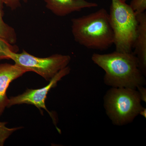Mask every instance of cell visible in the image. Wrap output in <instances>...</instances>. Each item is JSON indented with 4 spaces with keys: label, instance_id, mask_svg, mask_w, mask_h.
<instances>
[{
    "label": "cell",
    "instance_id": "17",
    "mask_svg": "<svg viewBox=\"0 0 146 146\" xmlns=\"http://www.w3.org/2000/svg\"><path fill=\"white\" fill-rule=\"evenodd\" d=\"M23 1L25 3H27L28 1L29 0H23Z\"/></svg>",
    "mask_w": 146,
    "mask_h": 146
},
{
    "label": "cell",
    "instance_id": "8",
    "mask_svg": "<svg viewBox=\"0 0 146 146\" xmlns=\"http://www.w3.org/2000/svg\"><path fill=\"white\" fill-rule=\"evenodd\" d=\"M46 7L56 16L64 17L85 8L97 7V3L86 0H44Z\"/></svg>",
    "mask_w": 146,
    "mask_h": 146
},
{
    "label": "cell",
    "instance_id": "2",
    "mask_svg": "<svg viewBox=\"0 0 146 146\" xmlns=\"http://www.w3.org/2000/svg\"><path fill=\"white\" fill-rule=\"evenodd\" d=\"M71 21L74 39L81 46L90 49L103 51L114 44V33L109 14L104 8L73 18Z\"/></svg>",
    "mask_w": 146,
    "mask_h": 146
},
{
    "label": "cell",
    "instance_id": "16",
    "mask_svg": "<svg viewBox=\"0 0 146 146\" xmlns=\"http://www.w3.org/2000/svg\"><path fill=\"white\" fill-rule=\"evenodd\" d=\"M142 115V116L146 118V109L145 108H144V109L141 110V112H140V114Z\"/></svg>",
    "mask_w": 146,
    "mask_h": 146
},
{
    "label": "cell",
    "instance_id": "4",
    "mask_svg": "<svg viewBox=\"0 0 146 146\" xmlns=\"http://www.w3.org/2000/svg\"><path fill=\"white\" fill-rule=\"evenodd\" d=\"M109 16L115 51L132 52L138 25L136 13L125 2L112 0Z\"/></svg>",
    "mask_w": 146,
    "mask_h": 146
},
{
    "label": "cell",
    "instance_id": "13",
    "mask_svg": "<svg viewBox=\"0 0 146 146\" xmlns=\"http://www.w3.org/2000/svg\"><path fill=\"white\" fill-rule=\"evenodd\" d=\"M129 6L136 15L144 13L146 9V0H132Z\"/></svg>",
    "mask_w": 146,
    "mask_h": 146
},
{
    "label": "cell",
    "instance_id": "18",
    "mask_svg": "<svg viewBox=\"0 0 146 146\" xmlns=\"http://www.w3.org/2000/svg\"><path fill=\"white\" fill-rule=\"evenodd\" d=\"M121 1H122L125 2V1H127V0H121Z\"/></svg>",
    "mask_w": 146,
    "mask_h": 146
},
{
    "label": "cell",
    "instance_id": "11",
    "mask_svg": "<svg viewBox=\"0 0 146 146\" xmlns=\"http://www.w3.org/2000/svg\"><path fill=\"white\" fill-rule=\"evenodd\" d=\"M18 47L11 44L5 39L0 38V61L3 59H9L8 53L12 51L17 52Z\"/></svg>",
    "mask_w": 146,
    "mask_h": 146
},
{
    "label": "cell",
    "instance_id": "12",
    "mask_svg": "<svg viewBox=\"0 0 146 146\" xmlns=\"http://www.w3.org/2000/svg\"><path fill=\"white\" fill-rule=\"evenodd\" d=\"M7 122L0 121V146L4 145L6 140L16 130L21 129V127L9 128L6 126Z\"/></svg>",
    "mask_w": 146,
    "mask_h": 146
},
{
    "label": "cell",
    "instance_id": "3",
    "mask_svg": "<svg viewBox=\"0 0 146 146\" xmlns=\"http://www.w3.org/2000/svg\"><path fill=\"white\" fill-rule=\"evenodd\" d=\"M136 89L111 87L104 98L106 113L114 125L131 123L144 108Z\"/></svg>",
    "mask_w": 146,
    "mask_h": 146
},
{
    "label": "cell",
    "instance_id": "14",
    "mask_svg": "<svg viewBox=\"0 0 146 146\" xmlns=\"http://www.w3.org/2000/svg\"><path fill=\"white\" fill-rule=\"evenodd\" d=\"M4 4L12 10H15L21 5L20 0H4Z\"/></svg>",
    "mask_w": 146,
    "mask_h": 146
},
{
    "label": "cell",
    "instance_id": "7",
    "mask_svg": "<svg viewBox=\"0 0 146 146\" xmlns=\"http://www.w3.org/2000/svg\"><path fill=\"white\" fill-rule=\"evenodd\" d=\"M26 72L15 64H0V116L8 106L9 98L6 93L9 84Z\"/></svg>",
    "mask_w": 146,
    "mask_h": 146
},
{
    "label": "cell",
    "instance_id": "10",
    "mask_svg": "<svg viewBox=\"0 0 146 146\" xmlns=\"http://www.w3.org/2000/svg\"><path fill=\"white\" fill-rule=\"evenodd\" d=\"M4 4V0H0V38L14 45L17 42V34L14 28L6 23L3 19Z\"/></svg>",
    "mask_w": 146,
    "mask_h": 146
},
{
    "label": "cell",
    "instance_id": "1",
    "mask_svg": "<svg viewBox=\"0 0 146 146\" xmlns=\"http://www.w3.org/2000/svg\"><path fill=\"white\" fill-rule=\"evenodd\" d=\"M91 59L104 71V83L113 88L137 89L146 84L145 76L139 68L138 60L133 52L115 51L105 54L94 53Z\"/></svg>",
    "mask_w": 146,
    "mask_h": 146
},
{
    "label": "cell",
    "instance_id": "5",
    "mask_svg": "<svg viewBox=\"0 0 146 146\" xmlns=\"http://www.w3.org/2000/svg\"><path fill=\"white\" fill-rule=\"evenodd\" d=\"M9 59L27 72H33L50 81L58 72L67 67L71 60L68 55L56 54L47 57H36L23 50L21 53L10 51Z\"/></svg>",
    "mask_w": 146,
    "mask_h": 146
},
{
    "label": "cell",
    "instance_id": "15",
    "mask_svg": "<svg viewBox=\"0 0 146 146\" xmlns=\"http://www.w3.org/2000/svg\"><path fill=\"white\" fill-rule=\"evenodd\" d=\"M139 94L142 101L146 102V89L144 86H140L137 89Z\"/></svg>",
    "mask_w": 146,
    "mask_h": 146
},
{
    "label": "cell",
    "instance_id": "9",
    "mask_svg": "<svg viewBox=\"0 0 146 146\" xmlns=\"http://www.w3.org/2000/svg\"><path fill=\"white\" fill-rule=\"evenodd\" d=\"M138 25L136 36L133 44V53L138 59L140 70L146 76V12L136 15Z\"/></svg>",
    "mask_w": 146,
    "mask_h": 146
},
{
    "label": "cell",
    "instance_id": "6",
    "mask_svg": "<svg viewBox=\"0 0 146 146\" xmlns=\"http://www.w3.org/2000/svg\"><path fill=\"white\" fill-rule=\"evenodd\" d=\"M69 66L60 70L50 81L46 86L39 89H27L21 95L15 97H11L9 99L8 106L9 107L17 104H29L33 105L42 111V109L45 110L52 117L51 113L46 107L45 102L47 95L51 89L57 85V82L64 77L68 75L70 72Z\"/></svg>",
    "mask_w": 146,
    "mask_h": 146
}]
</instances>
